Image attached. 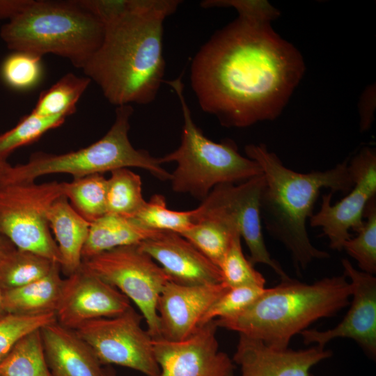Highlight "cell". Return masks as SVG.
<instances>
[{
    "mask_svg": "<svg viewBox=\"0 0 376 376\" xmlns=\"http://www.w3.org/2000/svg\"><path fill=\"white\" fill-rule=\"evenodd\" d=\"M272 20L238 16L200 48L191 86L203 111L227 127L277 118L301 79L300 52Z\"/></svg>",
    "mask_w": 376,
    "mask_h": 376,
    "instance_id": "obj_1",
    "label": "cell"
},
{
    "mask_svg": "<svg viewBox=\"0 0 376 376\" xmlns=\"http://www.w3.org/2000/svg\"><path fill=\"white\" fill-rule=\"evenodd\" d=\"M181 2L132 0L124 14L104 25L102 44L82 70L111 104L154 101L164 81L163 24Z\"/></svg>",
    "mask_w": 376,
    "mask_h": 376,
    "instance_id": "obj_2",
    "label": "cell"
},
{
    "mask_svg": "<svg viewBox=\"0 0 376 376\" xmlns=\"http://www.w3.org/2000/svg\"><path fill=\"white\" fill-rule=\"evenodd\" d=\"M247 157L256 162L265 177L260 196L261 219L272 238L289 251L297 271L305 270L314 260L329 254L313 246L306 221L313 214L315 202L324 188L331 192L348 193L354 182L345 159L324 171L299 173L285 166L263 143L249 144Z\"/></svg>",
    "mask_w": 376,
    "mask_h": 376,
    "instance_id": "obj_3",
    "label": "cell"
},
{
    "mask_svg": "<svg viewBox=\"0 0 376 376\" xmlns=\"http://www.w3.org/2000/svg\"><path fill=\"white\" fill-rule=\"evenodd\" d=\"M352 285L345 274L313 283L289 278L263 293L240 313L216 319L217 327L259 340L275 349H287L292 338L318 320L347 306Z\"/></svg>",
    "mask_w": 376,
    "mask_h": 376,
    "instance_id": "obj_4",
    "label": "cell"
},
{
    "mask_svg": "<svg viewBox=\"0 0 376 376\" xmlns=\"http://www.w3.org/2000/svg\"><path fill=\"white\" fill-rule=\"evenodd\" d=\"M104 26L76 0H31L4 24L0 37L9 49L68 59L82 69L102 44Z\"/></svg>",
    "mask_w": 376,
    "mask_h": 376,
    "instance_id": "obj_5",
    "label": "cell"
},
{
    "mask_svg": "<svg viewBox=\"0 0 376 376\" xmlns=\"http://www.w3.org/2000/svg\"><path fill=\"white\" fill-rule=\"evenodd\" d=\"M164 82L178 95L184 120L180 146L159 158L162 164H177L169 179L174 191L190 194L202 201L217 185L239 184L263 174L259 164L242 155L233 140L217 143L203 134L191 117L182 76Z\"/></svg>",
    "mask_w": 376,
    "mask_h": 376,
    "instance_id": "obj_6",
    "label": "cell"
},
{
    "mask_svg": "<svg viewBox=\"0 0 376 376\" xmlns=\"http://www.w3.org/2000/svg\"><path fill=\"white\" fill-rule=\"evenodd\" d=\"M132 113V105L117 107L113 125L100 140L67 153H34L25 164L11 166L2 185L33 182L52 173H68L77 178L127 167L143 169L159 180H169L171 173L159 158L132 145L128 133Z\"/></svg>",
    "mask_w": 376,
    "mask_h": 376,
    "instance_id": "obj_7",
    "label": "cell"
},
{
    "mask_svg": "<svg viewBox=\"0 0 376 376\" xmlns=\"http://www.w3.org/2000/svg\"><path fill=\"white\" fill-rule=\"evenodd\" d=\"M62 183L34 182L0 185V235L21 250L61 264V255L50 232L47 214L63 196Z\"/></svg>",
    "mask_w": 376,
    "mask_h": 376,
    "instance_id": "obj_8",
    "label": "cell"
},
{
    "mask_svg": "<svg viewBox=\"0 0 376 376\" xmlns=\"http://www.w3.org/2000/svg\"><path fill=\"white\" fill-rule=\"evenodd\" d=\"M82 265L136 305L152 338L162 337L157 306L163 288L171 280L139 244L102 252L82 260Z\"/></svg>",
    "mask_w": 376,
    "mask_h": 376,
    "instance_id": "obj_9",
    "label": "cell"
},
{
    "mask_svg": "<svg viewBox=\"0 0 376 376\" xmlns=\"http://www.w3.org/2000/svg\"><path fill=\"white\" fill-rule=\"evenodd\" d=\"M143 317L132 306L123 313L86 322L75 331L91 347L103 365L115 364L156 376L152 338L142 329Z\"/></svg>",
    "mask_w": 376,
    "mask_h": 376,
    "instance_id": "obj_10",
    "label": "cell"
},
{
    "mask_svg": "<svg viewBox=\"0 0 376 376\" xmlns=\"http://www.w3.org/2000/svg\"><path fill=\"white\" fill-rule=\"evenodd\" d=\"M265 182L262 174L239 184L217 185L197 209L201 213L219 215L232 221L249 249L251 263L266 265L281 281L286 280L290 277L272 258L263 235L260 200Z\"/></svg>",
    "mask_w": 376,
    "mask_h": 376,
    "instance_id": "obj_11",
    "label": "cell"
},
{
    "mask_svg": "<svg viewBox=\"0 0 376 376\" xmlns=\"http://www.w3.org/2000/svg\"><path fill=\"white\" fill-rule=\"evenodd\" d=\"M348 171L354 182L352 189L334 205L332 192L323 194L319 211L309 219L310 226L320 228L329 240V247L338 251L351 237L350 230L357 233L362 228L366 206L376 197L375 149L362 148L348 161Z\"/></svg>",
    "mask_w": 376,
    "mask_h": 376,
    "instance_id": "obj_12",
    "label": "cell"
},
{
    "mask_svg": "<svg viewBox=\"0 0 376 376\" xmlns=\"http://www.w3.org/2000/svg\"><path fill=\"white\" fill-rule=\"evenodd\" d=\"M217 328L212 320L183 340L152 338L159 368L156 376H227L233 370V361L219 350Z\"/></svg>",
    "mask_w": 376,
    "mask_h": 376,
    "instance_id": "obj_13",
    "label": "cell"
},
{
    "mask_svg": "<svg viewBox=\"0 0 376 376\" xmlns=\"http://www.w3.org/2000/svg\"><path fill=\"white\" fill-rule=\"evenodd\" d=\"M130 307L124 294L81 265L64 279L55 314L56 322L75 330L86 322L115 317Z\"/></svg>",
    "mask_w": 376,
    "mask_h": 376,
    "instance_id": "obj_14",
    "label": "cell"
},
{
    "mask_svg": "<svg viewBox=\"0 0 376 376\" xmlns=\"http://www.w3.org/2000/svg\"><path fill=\"white\" fill-rule=\"evenodd\" d=\"M343 274L352 285L351 306L343 320L324 331L306 329L300 333L305 344L324 347L338 338L354 340L371 359L376 357V278L354 267L347 258L341 260Z\"/></svg>",
    "mask_w": 376,
    "mask_h": 376,
    "instance_id": "obj_15",
    "label": "cell"
},
{
    "mask_svg": "<svg viewBox=\"0 0 376 376\" xmlns=\"http://www.w3.org/2000/svg\"><path fill=\"white\" fill-rule=\"evenodd\" d=\"M228 288L224 282L186 285L169 281L157 306L162 338L180 341L192 336L210 306Z\"/></svg>",
    "mask_w": 376,
    "mask_h": 376,
    "instance_id": "obj_16",
    "label": "cell"
},
{
    "mask_svg": "<svg viewBox=\"0 0 376 376\" xmlns=\"http://www.w3.org/2000/svg\"><path fill=\"white\" fill-rule=\"evenodd\" d=\"M139 246L175 283L202 285L223 282L219 268L178 233L158 231Z\"/></svg>",
    "mask_w": 376,
    "mask_h": 376,
    "instance_id": "obj_17",
    "label": "cell"
},
{
    "mask_svg": "<svg viewBox=\"0 0 376 376\" xmlns=\"http://www.w3.org/2000/svg\"><path fill=\"white\" fill-rule=\"evenodd\" d=\"M331 355L320 345L280 350L240 334L233 361L240 366V376H313L311 368Z\"/></svg>",
    "mask_w": 376,
    "mask_h": 376,
    "instance_id": "obj_18",
    "label": "cell"
},
{
    "mask_svg": "<svg viewBox=\"0 0 376 376\" xmlns=\"http://www.w3.org/2000/svg\"><path fill=\"white\" fill-rule=\"evenodd\" d=\"M40 333L51 376H104L95 352L75 330L56 322Z\"/></svg>",
    "mask_w": 376,
    "mask_h": 376,
    "instance_id": "obj_19",
    "label": "cell"
},
{
    "mask_svg": "<svg viewBox=\"0 0 376 376\" xmlns=\"http://www.w3.org/2000/svg\"><path fill=\"white\" fill-rule=\"evenodd\" d=\"M47 219L60 252L61 269L68 276L82 265L81 253L91 223L75 211L63 195L53 203Z\"/></svg>",
    "mask_w": 376,
    "mask_h": 376,
    "instance_id": "obj_20",
    "label": "cell"
},
{
    "mask_svg": "<svg viewBox=\"0 0 376 376\" xmlns=\"http://www.w3.org/2000/svg\"><path fill=\"white\" fill-rule=\"evenodd\" d=\"M61 271V265L56 263L41 279L22 287L2 290L6 313L22 315L55 313L64 281Z\"/></svg>",
    "mask_w": 376,
    "mask_h": 376,
    "instance_id": "obj_21",
    "label": "cell"
},
{
    "mask_svg": "<svg viewBox=\"0 0 376 376\" xmlns=\"http://www.w3.org/2000/svg\"><path fill=\"white\" fill-rule=\"evenodd\" d=\"M158 231L141 226L133 218L106 214L90 224L82 260L114 248L139 244Z\"/></svg>",
    "mask_w": 376,
    "mask_h": 376,
    "instance_id": "obj_22",
    "label": "cell"
},
{
    "mask_svg": "<svg viewBox=\"0 0 376 376\" xmlns=\"http://www.w3.org/2000/svg\"><path fill=\"white\" fill-rule=\"evenodd\" d=\"M195 212V224L180 235L218 267L239 230L224 217Z\"/></svg>",
    "mask_w": 376,
    "mask_h": 376,
    "instance_id": "obj_23",
    "label": "cell"
},
{
    "mask_svg": "<svg viewBox=\"0 0 376 376\" xmlns=\"http://www.w3.org/2000/svg\"><path fill=\"white\" fill-rule=\"evenodd\" d=\"M55 264L43 256L15 247L0 255V288L8 290L29 284L49 274Z\"/></svg>",
    "mask_w": 376,
    "mask_h": 376,
    "instance_id": "obj_24",
    "label": "cell"
},
{
    "mask_svg": "<svg viewBox=\"0 0 376 376\" xmlns=\"http://www.w3.org/2000/svg\"><path fill=\"white\" fill-rule=\"evenodd\" d=\"M91 79L70 72L63 75L54 85L42 91L31 111L44 117H68L76 111V105L87 89Z\"/></svg>",
    "mask_w": 376,
    "mask_h": 376,
    "instance_id": "obj_25",
    "label": "cell"
},
{
    "mask_svg": "<svg viewBox=\"0 0 376 376\" xmlns=\"http://www.w3.org/2000/svg\"><path fill=\"white\" fill-rule=\"evenodd\" d=\"M61 183L63 196L89 223L107 213V179L102 174H93Z\"/></svg>",
    "mask_w": 376,
    "mask_h": 376,
    "instance_id": "obj_26",
    "label": "cell"
},
{
    "mask_svg": "<svg viewBox=\"0 0 376 376\" xmlns=\"http://www.w3.org/2000/svg\"><path fill=\"white\" fill-rule=\"evenodd\" d=\"M0 376H51L40 329L22 337L0 362Z\"/></svg>",
    "mask_w": 376,
    "mask_h": 376,
    "instance_id": "obj_27",
    "label": "cell"
},
{
    "mask_svg": "<svg viewBox=\"0 0 376 376\" xmlns=\"http://www.w3.org/2000/svg\"><path fill=\"white\" fill-rule=\"evenodd\" d=\"M146 202L138 174L127 168L111 171L107 179V214L132 218Z\"/></svg>",
    "mask_w": 376,
    "mask_h": 376,
    "instance_id": "obj_28",
    "label": "cell"
},
{
    "mask_svg": "<svg viewBox=\"0 0 376 376\" xmlns=\"http://www.w3.org/2000/svg\"><path fill=\"white\" fill-rule=\"evenodd\" d=\"M132 218L149 229L182 234L195 224V209L189 211L170 210L166 206L164 196L155 194Z\"/></svg>",
    "mask_w": 376,
    "mask_h": 376,
    "instance_id": "obj_29",
    "label": "cell"
},
{
    "mask_svg": "<svg viewBox=\"0 0 376 376\" xmlns=\"http://www.w3.org/2000/svg\"><path fill=\"white\" fill-rule=\"evenodd\" d=\"M65 116L44 117L33 112L24 116L12 129L0 134V161H6L15 149L29 144L47 131L61 125Z\"/></svg>",
    "mask_w": 376,
    "mask_h": 376,
    "instance_id": "obj_30",
    "label": "cell"
},
{
    "mask_svg": "<svg viewBox=\"0 0 376 376\" xmlns=\"http://www.w3.org/2000/svg\"><path fill=\"white\" fill-rule=\"evenodd\" d=\"M363 217L357 235L349 238L343 250L357 262L361 271L373 275L376 273V197L366 205Z\"/></svg>",
    "mask_w": 376,
    "mask_h": 376,
    "instance_id": "obj_31",
    "label": "cell"
},
{
    "mask_svg": "<svg viewBox=\"0 0 376 376\" xmlns=\"http://www.w3.org/2000/svg\"><path fill=\"white\" fill-rule=\"evenodd\" d=\"M222 281L229 288L244 285L265 287V279L243 253L241 236H235L228 250L220 262Z\"/></svg>",
    "mask_w": 376,
    "mask_h": 376,
    "instance_id": "obj_32",
    "label": "cell"
},
{
    "mask_svg": "<svg viewBox=\"0 0 376 376\" xmlns=\"http://www.w3.org/2000/svg\"><path fill=\"white\" fill-rule=\"evenodd\" d=\"M0 72L3 81L9 87L20 91L29 89L41 79V56L13 52L3 60Z\"/></svg>",
    "mask_w": 376,
    "mask_h": 376,
    "instance_id": "obj_33",
    "label": "cell"
},
{
    "mask_svg": "<svg viewBox=\"0 0 376 376\" xmlns=\"http://www.w3.org/2000/svg\"><path fill=\"white\" fill-rule=\"evenodd\" d=\"M56 322L55 313L39 315L8 313L0 318V362L22 337Z\"/></svg>",
    "mask_w": 376,
    "mask_h": 376,
    "instance_id": "obj_34",
    "label": "cell"
},
{
    "mask_svg": "<svg viewBox=\"0 0 376 376\" xmlns=\"http://www.w3.org/2000/svg\"><path fill=\"white\" fill-rule=\"evenodd\" d=\"M265 287L244 285L229 288L210 306L200 327L216 319L233 317L249 306L265 291Z\"/></svg>",
    "mask_w": 376,
    "mask_h": 376,
    "instance_id": "obj_35",
    "label": "cell"
},
{
    "mask_svg": "<svg viewBox=\"0 0 376 376\" xmlns=\"http://www.w3.org/2000/svg\"><path fill=\"white\" fill-rule=\"evenodd\" d=\"M204 8L214 7H233L239 16L262 18L274 20L279 15V12L266 1L252 0H205L201 2Z\"/></svg>",
    "mask_w": 376,
    "mask_h": 376,
    "instance_id": "obj_36",
    "label": "cell"
},
{
    "mask_svg": "<svg viewBox=\"0 0 376 376\" xmlns=\"http://www.w3.org/2000/svg\"><path fill=\"white\" fill-rule=\"evenodd\" d=\"M84 9L91 13L104 25L124 14L132 0H76Z\"/></svg>",
    "mask_w": 376,
    "mask_h": 376,
    "instance_id": "obj_37",
    "label": "cell"
},
{
    "mask_svg": "<svg viewBox=\"0 0 376 376\" xmlns=\"http://www.w3.org/2000/svg\"><path fill=\"white\" fill-rule=\"evenodd\" d=\"M31 1V0H0V19H11Z\"/></svg>",
    "mask_w": 376,
    "mask_h": 376,
    "instance_id": "obj_38",
    "label": "cell"
},
{
    "mask_svg": "<svg viewBox=\"0 0 376 376\" xmlns=\"http://www.w3.org/2000/svg\"><path fill=\"white\" fill-rule=\"evenodd\" d=\"M14 248L15 246L8 240L0 235V255L10 251Z\"/></svg>",
    "mask_w": 376,
    "mask_h": 376,
    "instance_id": "obj_39",
    "label": "cell"
},
{
    "mask_svg": "<svg viewBox=\"0 0 376 376\" xmlns=\"http://www.w3.org/2000/svg\"><path fill=\"white\" fill-rule=\"evenodd\" d=\"M11 165H10L6 161H0V185L3 182L6 173Z\"/></svg>",
    "mask_w": 376,
    "mask_h": 376,
    "instance_id": "obj_40",
    "label": "cell"
},
{
    "mask_svg": "<svg viewBox=\"0 0 376 376\" xmlns=\"http://www.w3.org/2000/svg\"><path fill=\"white\" fill-rule=\"evenodd\" d=\"M6 314L8 313H6L3 304V292L2 290L0 288V318L3 317Z\"/></svg>",
    "mask_w": 376,
    "mask_h": 376,
    "instance_id": "obj_41",
    "label": "cell"
},
{
    "mask_svg": "<svg viewBox=\"0 0 376 376\" xmlns=\"http://www.w3.org/2000/svg\"><path fill=\"white\" fill-rule=\"evenodd\" d=\"M104 376H117L115 370L111 368H104Z\"/></svg>",
    "mask_w": 376,
    "mask_h": 376,
    "instance_id": "obj_42",
    "label": "cell"
},
{
    "mask_svg": "<svg viewBox=\"0 0 376 376\" xmlns=\"http://www.w3.org/2000/svg\"><path fill=\"white\" fill-rule=\"evenodd\" d=\"M227 376H235L233 370L230 372Z\"/></svg>",
    "mask_w": 376,
    "mask_h": 376,
    "instance_id": "obj_43",
    "label": "cell"
}]
</instances>
